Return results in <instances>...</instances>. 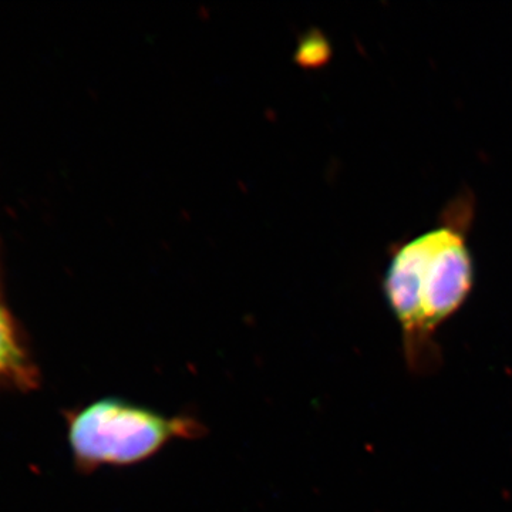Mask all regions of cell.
Listing matches in <instances>:
<instances>
[{"label":"cell","mask_w":512,"mask_h":512,"mask_svg":"<svg viewBox=\"0 0 512 512\" xmlns=\"http://www.w3.org/2000/svg\"><path fill=\"white\" fill-rule=\"evenodd\" d=\"M326 50L328 47L323 45L318 37H306L305 42L299 47L298 60L308 66L318 64L320 59L326 56Z\"/></svg>","instance_id":"4"},{"label":"cell","mask_w":512,"mask_h":512,"mask_svg":"<svg viewBox=\"0 0 512 512\" xmlns=\"http://www.w3.org/2000/svg\"><path fill=\"white\" fill-rule=\"evenodd\" d=\"M35 370L10 313L0 305V384H33Z\"/></svg>","instance_id":"3"},{"label":"cell","mask_w":512,"mask_h":512,"mask_svg":"<svg viewBox=\"0 0 512 512\" xmlns=\"http://www.w3.org/2000/svg\"><path fill=\"white\" fill-rule=\"evenodd\" d=\"M473 275L466 239L454 228L426 232L394 255L384 289L413 360L466 301Z\"/></svg>","instance_id":"1"},{"label":"cell","mask_w":512,"mask_h":512,"mask_svg":"<svg viewBox=\"0 0 512 512\" xmlns=\"http://www.w3.org/2000/svg\"><path fill=\"white\" fill-rule=\"evenodd\" d=\"M191 416H165L119 397L87 404L69 417V444L77 467H127L156 456L174 440L204 436Z\"/></svg>","instance_id":"2"}]
</instances>
